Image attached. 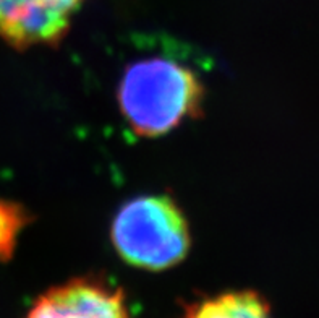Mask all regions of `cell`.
<instances>
[{"mask_svg":"<svg viewBox=\"0 0 319 318\" xmlns=\"http://www.w3.org/2000/svg\"><path fill=\"white\" fill-rule=\"evenodd\" d=\"M26 318H128L123 294L93 281H71L37 299Z\"/></svg>","mask_w":319,"mask_h":318,"instance_id":"cell-4","label":"cell"},{"mask_svg":"<svg viewBox=\"0 0 319 318\" xmlns=\"http://www.w3.org/2000/svg\"><path fill=\"white\" fill-rule=\"evenodd\" d=\"M84 0H0V37L17 47L60 39Z\"/></svg>","mask_w":319,"mask_h":318,"instance_id":"cell-3","label":"cell"},{"mask_svg":"<svg viewBox=\"0 0 319 318\" xmlns=\"http://www.w3.org/2000/svg\"><path fill=\"white\" fill-rule=\"evenodd\" d=\"M188 318H270L268 305L254 292H229L191 308Z\"/></svg>","mask_w":319,"mask_h":318,"instance_id":"cell-5","label":"cell"},{"mask_svg":"<svg viewBox=\"0 0 319 318\" xmlns=\"http://www.w3.org/2000/svg\"><path fill=\"white\" fill-rule=\"evenodd\" d=\"M202 85L185 65L144 59L130 65L118 88L120 109L134 132L161 137L200 112Z\"/></svg>","mask_w":319,"mask_h":318,"instance_id":"cell-1","label":"cell"},{"mask_svg":"<svg viewBox=\"0 0 319 318\" xmlns=\"http://www.w3.org/2000/svg\"><path fill=\"white\" fill-rule=\"evenodd\" d=\"M112 240L125 262L152 271L180 263L190 250L186 221L164 195L139 196L123 205L114 219Z\"/></svg>","mask_w":319,"mask_h":318,"instance_id":"cell-2","label":"cell"},{"mask_svg":"<svg viewBox=\"0 0 319 318\" xmlns=\"http://www.w3.org/2000/svg\"><path fill=\"white\" fill-rule=\"evenodd\" d=\"M20 226V214L15 213L12 206L0 205V253H10V244H13V237Z\"/></svg>","mask_w":319,"mask_h":318,"instance_id":"cell-6","label":"cell"}]
</instances>
